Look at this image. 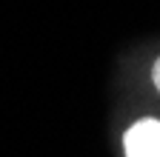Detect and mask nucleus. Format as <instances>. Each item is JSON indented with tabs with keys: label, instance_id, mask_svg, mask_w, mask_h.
<instances>
[{
	"label": "nucleus",
	"instance_id": "obj_1",
	"mask_svg": "<svg viewBox=\"0 0 160 157\" xmlns=\"http://www.w3.org/2000/svg\"><path fill=\"white\" fill-rule=\"evenodd\" d=\"M123 154L126 157H160V120L140 117L123 134Z\"/></svg>",
	"mask_w": 160,
	"mask_h": 157
},
{
	"label": "nucleus",
	"instance_id": "obj_2",
	"mask_svg": "<svg viewBox=\"0 0 160 157\" xmlns=\"http://www.w3.org/2000/svg\"><path fill=\"white\" fill-rule=\"evenodd\" d=\"M152 83H154V89H157V94H160V57L152 63Z\"/></svg>",
	"mask_w": 160,
	"mask_h": 157
}]
</instances>
